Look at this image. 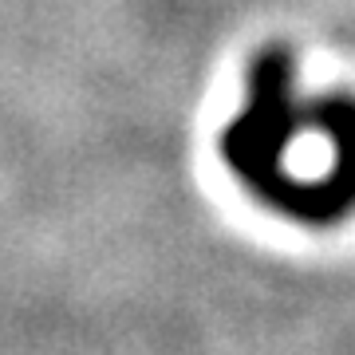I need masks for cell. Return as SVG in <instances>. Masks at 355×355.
I'll use <instances>...</instances> for the list:
<instances>
[{
	"label": "cell",
	"instance_id": "6da1fadb",
	"mask_svg": "<svg viewBox=\"0 0 355 355\" xmlns=\"http://www.w3.org/2000/svg\"><path fill=\"white\" fill-rule=\"evenodd\" d=\"M320 146H355V111L296 103L284 60H261L225 139L233 174L296 214H336L355 198V154Z\"/></svg>",
	"mask_w": 355,
	"mask_h": 355
}]
</instances>
